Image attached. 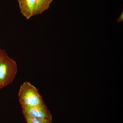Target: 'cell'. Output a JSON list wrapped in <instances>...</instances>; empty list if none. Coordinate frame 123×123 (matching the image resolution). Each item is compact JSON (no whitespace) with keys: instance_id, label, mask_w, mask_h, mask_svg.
<instances>
[{"instance_id":"obj_1","label":"cell","mask_w":123,"mask_h":123,"mask_svg":"<svg viewBox=\"0 0 123 123\" xmlns=\"http://www.w3.org/2000/svg\"><path fill=\"white\" fill-rule=\"evenodd\" d=\"M18 96L22 106L40 105L44 103L38 89L29 82H25L21 86Z\"/></svg>"},{"instance_id":"obj_3","label":"cell","mask_w":123,"mask_h":123,"mask_svg":"<svg viewBox=\"0 0 123 123\" xmlns=\"http://www.w3.org/2000/svg\"><path fill=\"white\" fill-rule=\"evenodd\" d=\"M22 108L24 116L34 118L52 119L50 112L44 103L40 105L22 106Z\"/></svg>"},{"instance_id":"obj_4","label":"cell","mask_w":123,"mask_h":123,"mask_svg":"<svg viewBox=\"0 0 123 123\" xmlns=\"http://www.w3.org/2000/svg\"><path fill=\"white\" fill-rule=\"evenodd\" d=\"M20 11L27 20L34 16L35 0H18Z\"/></svg>"},{"instance_id":"obj_2","label":"cell","mask_w":123,"mask_h":123,"mask_svg":"<svg viewBox=\"0 0 123 123\" xmlns=\"http://www.w3.org/2000/svg\"><path fill=\"white\" fill-rule=\"evenodd\" d=\"M17 72L16 62L7 55L0 63V81L4 87L12 83Z\"/></svg>"},{"instance_id":"obj_6","label":"cell","mask_w":123,"mask_h":123,"mask_svg":"<svg viewBox=\"0 0 123 123\" xmlns=\"http://www.w3.org/2000/svg\"><path fill=\"white\" fill-rule=\"evenodd\" d=\"M27 123H52V119L34 118L24 116Z\"/></svg>"},{"instance_id":"obj_7","label":"cell","mask_w":123,"mask_h":123,"mask_svg":"<svg viewBox=\"0 0 123 123\" xmlns=\"http://www.w3.org/2000/svg\"><path fill=\"white\" fill-rule=\"evenodd\" d=\"M7 55L5 51L0 48V63L4 60Z\"/></svg>"},{"instance_id":"obj_9","label":"cell","mask_w":123,"mask_h":123,"mask_svg":"<svg viewBox=\"0 0 123 123\" xmlns=\"http://www.w3.org/2000/svg\"><path fill=\"white\" fill-rule=\"evenodd\" d=\"M4 87L3 84L1 83V82L0 81V89H2V88H4Z\"/></svg>"},{"instance_id":"obj_8","label":"cell","mask_w":123,"mask_h":123,"mask_svg":"<svg viewBox=\"0 0 123 123\" xmlns=\"http://www.w3.org/2000/svg\"><path fill=\"white\" fill-rule=\"evenodd\" d=\"M118 23H120L123 21V12H122L119 17L117 20Z\"/></svg>"},{"instance_id":"obj_5","label":"cell","mask_w":123,"mask_h":123,"mask_svg":"<svg viewBox=\"0 0 123 123\" xmlns=\"http://www.w3.org/2000/svg\"><path fill=\"white\" fill-rule=\"evenodd\" d=\"M53 0H35L34 16L39 15L48 9Z\"/></svg>"}]
</instances>
